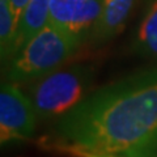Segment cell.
<instances>
[{
  "label": "cell",
  "instance_id": "obj_1",
  "mask_svg": "<svg viewBox=\"0 0 157 157\" xmlns=\"http://www.w3.org/2000/svg\"><path fill=\"white\" fill-rule=\"evenodd\" d=\"M56 140L75 153L157 157V68L90 93L59 118Z\"/></svg>",
  "mask_w": 157,
  "mask_h": 157
},
{
  "label": "cell",
  "instance_id": "obj_2",
  "mask_svg": "<svg viewBox=\"0 0 157 157\" xmlns=\"http://www.w3.org/2000/svg\"><path fill=\"white\" fill-rule=\"evenodd\" d=\"M93 70L85 64L59 67L47 75L30 82V98L38 119H59L90 94Z\"/></svg>",
  "mask_w": 157,
  "mask_h": 157
},
{
  "label": "cell",
  "instance_id": "obj_3",
  "mask_svg": "<svg viewBox=\"0 0 157 157\" xmlns=\"http://www.w3.org/2000/svg\"><path fill=\"white\" fill-rule=\"evenodd\" d=\"M80 45V39L48 24L8 63L7 81L30 84L62 67Z\"/></svg>",
  "mask_w": 157,
  "mask_h": 157
},
{
  "label": "cell",
  "instance_id": "obj_4",
  "mask_svg": "<svg viewBox=\"0 0 157 157\" xmlns=\"http://www.w3.org/2000/svg\"><path fill=\"white\" fill-rule=\"evenodd\" d=\"M37 114L30 98L18 84L6 81L0 90V139L2 144L28 140L36 131Z\"/></svg>",
  "mask_w": 157,
  "mask_h": 157
},
{
  "label": "cell",
  "instance_id": "obj_5",
  "mask_svg": "<svg viewBox=\"0 0 157 157\" xmlns=\"http://www.w3.org/2000/svg\"><path fill=\"white\" fill-rule=\"evenodd\" d=\"M104 0H50L48 24L82 42L93 34Z\"/></svg>",
  "mask_w": 157,
  "mask_h": 157
},
{
  "label": "cell",
  "instance_id": "obj_6",
  "mask_svg": "<svg viewBox=\"0 0 157 157\" xmlns=\"http://www.w3.org/2000/svg\"><path fill=\"white\" fill-rule=\"evenodd\" d=\"M50 0H30L22 11L17 22L14 55L48 25ZM13 55V56H14Z\"/></svg>",
  "mask_w": 157,
  "mask_h": 157
},
{
  "label": "cell",
  "instance_id": "obj_7",
  "mask_svg": "<svg viewBox=\"0 0 157 157\" xmlns=\"http://www.w3.org/2000/svg\"><path fill=\"white\" fill-rule=\"evenodd\" d=\"M135 0H104L101 17L98 20L93 38L97 42L115 37L124 28Z\"/></svg>",
  "mask_w": 157,
  "mask_h": 157
},
{
  "label": "cell",
  "instance_id": "obj_8",
  "mask_svg": "<svg viewBox=\"0 0 157 157\" xmlns=\"http://www.w3.org/2000/svg\"><path fill=\"white\" fill-rule=\"evenodd\" d=\"M134 45L140 55L157 58V0H152L147 9Z\"/></svg>",
  "mask_w": 157,
  "mask_h": 157
},
{
  "label": "cell",
  "instance_id": "obj_9",
  "mask_svg": "<svg viewBox=\"0 0 157 157\" xmlns=\"http://www.w3.org/2000/svg\"><path fill=\"white\" fill-rule=\"evenodd\" d=\"M17 22L9 0H0V54L3 64H8L14 55Z\"/></svg>",
  "mask_w": 157,
  "mask_h": 157
},
{
  "label": "cell",
  "instance_id": "obj_10",
  "mask_svg": "<svg viewBox=\"0 0 157 157\" xmlns=\"http://www.w3.org/2000/svg\"><path fill=\"white\" fill-rule=\"evenodd\" d=\"M29 2H30V0H9V4H11V8L14 13V16L17 18V21H18L20 16H21L22 11L29 4Z\"/></svg>",
  "mask_w": 157,
  "mask_h": 157
},
{
  "label": "cell",
  "instance_id": "obj_11",
  "mask_svg": "<svg viewBox=\"0 0 157 157\" xmlns=\"http://www.w3.org/2000/svg\"><path fill=\"white\" fill-rule=\"evenodd\" d=\"M80 157H123V156H115V155H94V153H78Z\"/></svg>",
  "mask_w": 157,
  "mask_h": 157
}]
</instances>
